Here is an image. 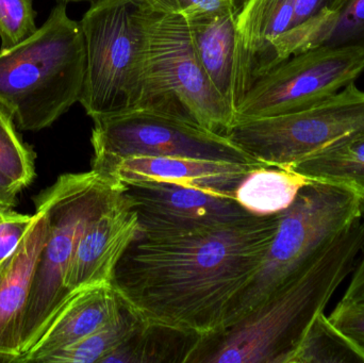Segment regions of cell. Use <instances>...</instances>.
<instances>
[{"label":"cell","mask_w":364,"mask_h":363,"mask_svg":"<svg viewBox=\"0 0 364 363\" xmlns=\"http://www.w3.org/2000/svg\"><path fill=\"white\" fill-rule=\"evenodd\" d=\"M36 153L23 142L10 113L0 104V172L19 189L27 188L36 177Z\"/></svg>","instance_id":"cell-24"},{"label":"cell","mask_w":364,"mask_h":363,"mask_svg":"<svg viewBox=\"0 0 364 363\" xmlns=\"http://www.w3.org/2000/svg\"><path fill=\"white\" fill-rule=\"evenodd\" d=\"M363 215L364 188L316 179L306 185L292 206L280 213L260 268L231 304L218 330L237 321L303 270Z\"/></svg>","instance_id":"cell-5"},{"label":"cell","mask_w":364,"mask_h":363,"mask_svg":"<svg viewBox=\"0 0 364 363\" xmlns=\"http://www.w3.org/2000/svg\"><path fill=\"white\" fill-rule=\"evenodd\" d=\"M138 215V239H172L213 229L252 217L235 196L160 181L124 183Z\"/></svg>","instance_id":"cell-11"},{"label":"cell","mask_w":364,"mask_h":363,"mask_svg":"<svg viewBox=\"0 0 364 363\" xmlns=\"http://www.w3.org/2000/svg\"><path fill=\"white\" fill-rule=\"evenodd\" d=\"M328 318L331 323L364 353V300L359 302L340 300Z\"/></svg>","instance_id":"cell-28"},{"label":"cell","mask_w":364,"mask_h":363,"mask_svg":"<svg viewBox=\"0 0 364 363\" xmlns=\"http://www.w3.org/2000/svg\"><path fill=\"white\" fill-rule=\"evenodd\" d=\"M333 0H294L291 28L301 25L331 6Z\"/></svg>","instance_id":"cell-29"},{"label":"cell","mask_w":364,"mask_h":363,"mask_svg":"<svg viewBox=\"0 0 364 363\" xmlns=\"http://www.w3.org/2000/svg\"><path fill=\"white\" fill-rule=\"evenodd\" d=\"M136 109L178 115L223 136L235 121L197 58L186 19L146 4Z\"/></svg>","instance_id":"cell-6"},{"label":"cell","mask_w":364,"mask_h":363,"mask_svg":"<svg viewBox=\"0 0 364 363\" xmlns=\"http://www.w3.org/2000/svg\"><path fill=\"white\" fill-rule=\"evenodd\" d=\"M123 307V300L112 283L87 286L72 292L19 363H42L51 354L70 347L112 321Z\"/></svg>","instance_id":"cell-16"},{"label":"cell","mask_w":364,"mask_h":363,"mask_svg":"<svg viewBox=\"0 0 364 363\" xmlns=\"http://www.w3.org/2000/svg\"><path fill=\"white\" fill-rule=\"evenodd\" d=\"M199 337L144 323L102 363H184Z\"/></svg>","instance_id":"cell-20"},{"label":"cell","mask_w":364,"mask_h":363,"mask_svg":"<svg viewBox=\"0 0 364 363\" xmlns=\"http://www.w3.org/2000/svg\"><path fill=\"white\" fill-rule=\"evenodd\" d=\"M93 121L92 170L102 176L121 160L139 156L262 164L223 134L178 115L134 109Z\"/></svg>","instance_id":"cell-9"},{"label":"cell","mask_w":364,"mask_h":363,"mask_svg":"<svg viewBox=\"0 0 364 363\" xmlns=\"http://www.w3.org/2000/svg\"><path fill=\"white\" fill-rule=\"evenodd\" d=\"M290 363H364V353L322 311L310 324Z\"/></svg>","instance_id":"cell-22"},{"label":"cell","mask_w":364,"mask_h":363,"mask_svg":"<svg viewBox=\"0 0 364 363\" xmlns=\"http://www.w3.org/2000/svg\"><path fill=\"white\" fill-rule=\"evenodd\" d=\"M151 10L178 15L186 21L237 9V0H143Z\"/></svg>","instance_id":"cell-26"},{"label":"cell","mask_w":364,"mask_h":363,"mask_svg":"<svg viewBox=\"0 0 364 363\" xmlns=\"http://www.w3.org/2000/svg\"><path fill=\"white\" fill-rule=\"evenodd\" d=\"M264 164H242L181 157H130L121 160L102 176L117 185L160 181L235 196L246 176Z\"/></svg>","instance_id":"cell-14"},{"label":"cell","mask_w":364,"mask_h":363,"mask_svg":"<svg viewBox=\"0 0 364 363\" xmlns=\"http://www.w3.org/2000/svg\"><path fill=\"white\" fill-rule=\"evenodd\" d=\"M353 272L352 281L344 292L342 302H359L364 300V243L359 254L358 264L355 266Z\"/></svg>","instance_id":"cell-30"},{"label":"cell","mask_w":364,"mask_h":363,"mask_svg":"<svg viewBox=\"0 0 364 363\" xmlns=\"http://www.w3.org/2000/svg\"><path fill=\"white\" fill-rule=\"evenodd\" d=\"M279 215L172 239H136L112 285L145 323L205 336L250 283L277 229Z\"/></svg>","instance_id":"cell-1"},{"label":"cell","mask_w":364,"mask_h":363,"mask_svg":"<svg viewBox=\"0 0 364 363\" xmlns=\"http://www.w3.org/2000/svg\"><path fill=\"white\" fill-rule=\"evenodd\" d=\"M363 72L364 49L357 47L320 46L295 53L252 85L235 109V121L309 108L356 82Z\"/></svg>","instance_id":"cell-10"},{"label":"cell","mask_w":364,"mask_h":363,"mask_svg":"<svg viewBox=\"0 0 364 363\" xmlns=\"http://www.w3.org/2000/svg\"><path fill=\"white\" fill-rule=\"evenodd\" d=\"M18 185L0 172V211L12 210L18 202Z\"/></svg>","instance_id":"cell-31"},{"label":"cell","mask_w":364,"mask_h":363,"mask_svg":"<svg viewBox=\"0 0 364 363\" xmlns=\"http://www.w3.org/2000/svg\"><path fill=\"white\" fill-rule=\"evenodd\" d=\"M144 323L124 303L121 313L112 321L70 347L51 354L43 362L102 363L105 358L134 336Z\"/></svg>","instance_id":"cell-21"},{"label":"cell","mask_w":364,"mask_h":363,"mask_svg":"<svg viewBox=\"0 0 364 363\" xmlns=\"http://www.w3.org/2000/svg\"><path fill=\"white\" fill-rule=\"evenodd\" d=\"M138 237V215L122 188L79 239L66 277L70 294L87 286L112 283L119 260Z\"/></svg>","instance_id":"cell-12"},{"label":"cell","mask_w":364,"mask_h":363,"mask_svg":"<svg viewBox=\"0 0 364 363\" xmlns=\"http://www.w3.org/2000/svg\"><path fill=\"white\" fill-rule=\"evenodd\" d=\"M63 1H85V0H63ZM93 1V0H92Z\"/></svg>","instance_id":"cell-32"},{"label":"cell","mask_w":364,"mask_h":363,"mask_svg":"<svg viewBox=\"0 0 364 363\" xmlns=\"http://www.w3.org/2000/svg\"><path fill=\"white\" fill-rule=\"evenodd\" d=\"M85 75L80 23L60 2L27 40L0 49V104L17 128L40 131L80 102Z\"/></svg>","instance_id":"cell-3"},{"label":"cell","mask_w":364,"mask_h":363,"mask_svg":"<svg viewBox=\"0 0 364 363\" xmlns=\"http://www.w3.org/2000/svg\"><path fill=\"white\" fill-rule=\"evenodd\" d=\"M144 12L142 0H93L79 21L85 46L79 102L92 119L138 106Z\"/></svg>","instance_id":"cell-7"},{"label":"cell","mask_w":364,"mask_h":363,"mask_svg":"<svg viewBox=\"0 0 364 363\" xmlns=\"http://www.w3.org/2000/svg\"><path fill=\"white\" fill-rule=\"evenodd\" d=\"M122 188L91 170L61 175L34 197L36 210L46 215L48 232L32 275L21 327V359L70 296L66 277L81 234Z\"/></svg>","instance_id":"cell-4"},{"label":"cell","mask_w":364,"mask_h":363,"mask_svg":"<svg viewBox=\"0 0 364 363\" xmlns=\"http://www.w3.org/2000/svg\"><path fill=\"white\" fill-rule=\"evenodd\" d=\"M364 136V91L356 82L297 112L237 119L225 136L255 161L289 168Z\"/></svg>","instance_id":"cell-8"},{"label":"cell","mask_w":364,"mask_h":363,"mask_svg":"<svg viewBox=\"0 0 364 363\" xmlns=\"http://www.w3.org/2000/svg\"><path fill=\"white\" fill-rule=\"evenodd\" d=\"M320 46L364 49V0H333L309 21L278 36L273 43L275 65Z\"/></svg>","instance_id":"cell-17"},{"label":"cell","mask_w":364,"mask_h":363,"mask_svg":"<svg viewBox=\"0 0 364 363\" xmlns=\"http://www.w3.org/2000/svg\"><path fill=\"white\" fill-rule=\"evenodd\" d=\"M289 168L316 180L339 181L364 188V136Z\"/></svg>","instance_id":"cell-23"},{"label":"cell","mask_w":364,"mask_h":363,"mask_svg":"<svg viewBox=\"0 0 364 363\" xmlns=\"http://www.w3.org/2000/svg\"><path fill=\"white\" fill-rule=\"evenodd\" d=\"M239 8L188 21L197 58L220 95L235 109V21Z\"/></svg>","instance_id":"cell-18"},{"label":"cell","mask_w":364,"mask_h":363,"mask_svg":"<svg viewBox=\"0 0 364 363\" xmlns=\"http://www.w3.org/2000/svg\"><path fill=\"white\" fill-rule=\"evenodd\" d=\"M363 243L364 215L237 321L199 337L184 363H290L314 318L354 271Z\"/></svg>","instance_id":"cell-2"},{"label":"cell","mask_w":364,"mask_h":363,"mask_svg":"<svg viewBox=\"0 0 364 363\" xmlns=\"http://www.w3.org/2000/svg\"><path fill=\"white\" fill-rule=\"evenodd\" d=\"M294 0H245L235 21V106L275 65L273 43L292 25Z\"/></svg>","instance_id":"cell-13"},{"label":"cell","mask_w":364,"mask_h":363,"mask_svg":"<svg viewBox=\"0 0 364 363\" xmlns=\"http://www.w3.org/2000/svg\"><path fill=\"white\" fill-rule=\"evenodd\" d=\"M33 0H0L1 49L27 40L38 30Z\"/></svg>","instance_id":"cell-25"},{"label":"cell","mask_w":364,"mask_h":363,"mask_svg":"<svg viewBox=\"0 0 364 363\" xmlns=\"http://www.w3.org/2000/svg\"><path fill=\"white\" fill-rule=\"evenodd\" d=\"M314 180L290 168L263 166L244 178L235 190V198L252 215H279L290 208L299 192Z\"/></svg>","instance_id":"cell-19"},{"label":"cell","mask_w":364,"mask_h":363,"mask_svg":"<svg viewBox=\"0 0 364 363\" xmlns=\"http://www.w3.org/2000/svg\"><path fill=\"white\" fill-rule=\"evenodd\" d=\"M36 215H21L16 211H0V264L8 259L21 245Z\"/></svg>","instance_id":"cell-27"},{"label":"cell","mask_w":364,"mask_h":363,"mask_svg":"<svg viewBox=\"0 0 364 363\" xmlns=\"http://www.w3.org/2000/svg\"><path fill=\"white\" fill-rule=\"evenodd\" d=\"M46 215L36 219L16 251L0 264V363L19 362L23 315L32 275L46 241Z\"/></svg>","instance_id":"cell-15"}]
</instances>
